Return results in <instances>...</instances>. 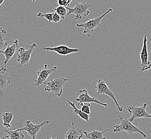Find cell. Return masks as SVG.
I'll use <instances>...</instances> for the list:
<instances>
[{"label":"cell","mask_w":151,"mask_h":139,"mask_svg":"<svg viewBox=\"0 0 151 139\" xmlns=\"http://www.w3.org/2000/svg\"><path fill=\"white\" fill-rule=\"evenodd\" d=\"M78 94V97L75 99L76 101L78 102V107H80L81 104L84 103H96L97 104L101 105L105 107H108V104L105 103H102L99 100L96 98V97L91 96L87 92V90L84 89L83 90H79L76 92Z\"/></svg>","instance_id":"cell-9"},{"label":"cell","mask_w":151,"mask_h":139,"mask_svg":"<svg viewBox=\"0 0 151 139\" xmlns=\"http://www.w3.org/2000/svg\"><path fill=\"white\" fill-rule=\"evenodd\" d=\"M37 44L33 43L31 46L29 47L28 49H25L24 47H21L18 49V53L17 54V61L20 64L19 67H28L29 65V62L32 52L35 49Z\"/></svg>","instance_id":"cell-6"},{"label":"cell","mask_w":151,"mask_h":139,"mask_svg":"<svg viewBox=\"0 0 151 139\" xmlns=\"http://www.w3.org/2000/svg\"><path fill=\"white\" fill-rule=\"evenodd\" d=\"M91 103H84L81 104V110L84 113L87 114L89 116L91 115V112L90 110Z\"/></svg>","instance_id":"cell-23"},{"label":"cell","mask_w":151,"mask_h":139,"mask_svg":"<svg viewBox=\"0 0 151 139\" xmlns=\"http://www.w3.org/2000/svg\"><path fill=\"white\" fill-rule=\"evenodd\" d=\"M12 42H13V44L12 45H9L6 47V49L1 52L5 56V61L4 62L5 67H6V65L8 63V62L12 59L13 56L15 54V52H16V50L17 49L18 47V40H16L14 41H13Z\"/></svg>","instance_id":"cell-14"},{"label":"cell","mask_w":151,"mask_h":139,"mask_svg":"<svg viewBox=\"0 0 151 139\" xmlns=\"http://www.w3.org/2000/svg\"><path fill=\"white\" fill-rule=\"evenodd\" d=\"M83 134L80 128H76L75 124L72 122V128L65 134V139H81Z\"/></svg>","instance_id":"cell-15"},{"label":"cell","mask_w":151,"mask_h":139,"mask_svg":"<svg viewBox=\"0 0 151 139\" xmlns=\"http://www.w3.org/2000/svg\"><path fill=\"white\" fill-rule=\"evenodd\" d=\"M66 101L67 102L69 103V104L70 105V106L71 107H73V111H74V113H75L76 115H78L81 119L84 120L86 122H89V118H90V116L89 115H88L86 113H84L81 110H79L78 109V107H77L76 106L75 104L73 102L69 101L68 100L66 99Z\"/></svg>","instance_id":"cell-17"},{"label":"cell","mask_w":151,"mask_h":139,"mask_svg":"<svg viewBox=\"0 0 151 139\" xmlns=\"http://www.w3.org/2000/svg\"><path fill=\"white\" fill-rule=\"evenodd\" d=\"M61 17L56 12H55L53 16H52V20H53L54 22H55V23H57L61 20Z\"/></svg>","instance_id":"cell-24"},{"label":"cell","mask_w":151,"mask_h":139,"mask_svg":"<svg viewBox=\"0 0 151 139\" xmlns=\"http://www.w3.org/2000/svg\"><path fill=\"white\" fill-rule=\"evenodd\" d=\"M54 12L52 13H48V14H42V12H39L37 14V17L40 18H45L46 19L48 20V21L51 23L53 21L52 20V16Z\"/></svg>","instance_id":"cell-22"},{"label":"cell","mask_w":151,"mask_h":139,"mask_svg":"<svg viewBox=\"0 0 151 139\" xmlns=\"http://www.w3.org/2000/svg\"><path fill=\"white\" fill-rule=\"evenodd\" d=\"M12 78L9 76V70L5 66L0 69V95L3 96L6 88L11 83Z\"/></svg>","instance_id":"cell-12"},{"label":"cell","mask_w":151,"mask_h":139,"mask_svg":"<svg viewBox=\"0 0 151 139\" xmlns=\"http://www.w3.org/2000/svg\"><path fill=\"white\" fill-rule=\"evenodd\" d=\"M9 135H7V136H4V137H3V138H1V139H6V138H9Z\"/></svg>","instance_id":"cell-28"},{"label":"cell","mask_w":151,"mask_h":139,"mask_svg":"<svg viewBox=\"0 0 151 139\" xmlns=\"http://www.w3.org/2000/svg\"><path fill=\"white\" fill-rule=\"evenodd\" d=\"M147 39L146 35H144L143 40V46L142 49L140 52V59H141V70L142 72H144L151 69V63L148 61V52L147 49Z\"/></svg>","instance_id":"cell-11"},{"label":"cell","mask_w":151,"mask_h":139,"mask_svg":"<svg viewBox=\"0 0 151 139\" xmlns=\"http://www.w3.org/2000/svg\"><path fill=\"white\" fill-rule=\"evenodd\" d=\"M0 6H1V5H0Z\"/></svg>","instance_id":"cell-31"},{"label":"cell","mask_w":151,"mask_h":139,"mask_svg":"<svg viewBox=\"0 0 151 139\" xmlns=\"http://www.w3.org/2000/svg\"><path fill=\"white\" fill-rule=\"evenodd\" d=\"M7 32L6 29L0 27V53L8 45V42L6 39Z\"/></svg>","instance_id":"cell-19"},{"label":"cell","mask_w":151,"mask_h":139,"mask_svg":"<svg viewBox=\"0 0 151 139\" xmlns=\"http://www.w3.org/2000/svg\"><path fill=\"white\" fill-rule=\"evenodd\" d=\"M44 49L46 51L54 52L61 55H69L81 51L78 48H71L65 45H60L54 47H44Z\"/></svg>","instance_id":"cell-13"},{"label":"cell","mask_w":151,"mask_h":139,"mask_svg":"<svg viewBox=\"0 0 151 139\" xmlns=\"http://www.w3.org/2000/svg\"><path fill=\"white\" fill-rule=\"evenodd\" d=\"M50 122L48 120L44 121L39 124H35L32 123L30 120H27L24 123V127L18 129V130H25L27 133L29 134V136H31L32 139H36L37 135L39 132L40 131L45 125L49 124Z\"/></svg>","instance_id":"cell-8"},{"label":"cell","mask_w":151,"mask_h":139,"mask_svg":"<svg viewBox=\"0 0 151 139\" xmlns=\"http://www.w3.org/2000/svg\"><path fill=\"white\" fill-rule=\"evenodd\" d=\"M58 3L59 6H63L65 7L68 6L66 0H58Z\"/></svg>","instance_id":"cell-25"},{"label":"cell","mask_w":151,"mask_h":139,"mask_svg":"<svg viewBox=\"0 0 151 139\" xmlns=\"http://www.w3.org/2000/svg\"><path fill=\"white\" fill-rule=\"evenodd\" d=\"M66 1H67V4H68V6H69L70 5V3L72 2V1H73V0H66Z\"/></svg>","instance_id":"cell-26"},{"label":"cell","mask_w":151,"mask_h":139,"mask_svg":"<svg viewBox=\"0 0 151 139\" xmlns=\"http://www.w3.org/2000/svg\"><path fill=\"white\" fill-rule=\"evenodd\" d=\"M119 123L114 125L113 127V130L114 133L124 131L131 135H132L134 133H138L140 134L144 138H147L146 134L140 130L139 128L137 127L136 125L133 124L132 122L129 121L127 117H123L121 115H119Z\"/></svg>","instance_id":"cell-1"},{"label":"cell","mask_w":151,"mask_h":139,"mask_svg":"<svg viewBox=\"0 0 151 139\" xmlns=\"http://www.w3.org/2000/svg\"><path fill=\"white\" fill-rule=\"evenodd\" d=\"M32 1H33V2H35V0H32Z\"/></svg>","instance_id":"cell-30"},{"label":"cell","mask_w":151,"mask_h":139,"mask_svg":"<svg viewBox=\"0 0 151 139\" xmlns=\"http://www.w3.org/2000/svg\"><path fill=\"white\" fill-rule=\"evenodd\" d=\"M47 139H59L58 138H56L55 137H53V138H47Z\"/></svg>","instance_id":"cell-27"},{"label":"cell","mask_w":151,"mask_h":139,"mask_svg":"<svg viewBox=\"0 0 151 139\" xmlns=\"http://www.w3.org/2000/svg\"><path fill=\"white\" fill-rule=\"evenodd\" d=\"M4 1H5V0H0V5H1V4L3 3V2H4Z\"/></svg>","instance_id":"cell-29"},{"label":"cell","mask_w":151,"mask_h":139,"mask_svg":"<svg viewBox=\"0 0 151 139\" xmlns=\"http://www.w3.org/2000/svg\"><path fill=\"white\" fill-rule=\"evenodd\" d=\"M55 11L61 17V18L63 19L67 17L68 13V10L67 8L63 6H58V7L55 8Z\"/></svg>","instance_id":"cell-21"},{"label":"cell","mask_w":151,"mask_h":139,"mask_svg":"<svg viewBox=\"0 0 151 139\" xmlns=\"http://www.w3.org/2000/svg\"><path fill=\"white\" fill-rule=\"evenodd\" d=\"M58 67H54L52 68L48 69L47 64H45L43 69H41L37 72L38 75V78L35 80V86L38 87L40 85L45 84L46 80L51 74L56 72Z\"/></svg>","instance_id":"cell-10"},{"label":"cell","mask_w":151,"mask_h":139,"mask_svg":"<svg viewBox=\"0 0 151 139\" xmlns=\"http://www.w3.org/2000/svg\"><path fill=\"white\" fill-rule=\"evenodd\" d=\"M109 130V129H105L103 131L94 130L88 133L86 130H84L83 133L87 139H107L104 136V134Z\"/></svg>","instance_id":"cell-16"},{"label":"cell","mask_w":151,"mask_h":139,"mask_svg":"<svg viewBox=\"0 0 151 139\" xmlns=\"http://www.w3.org/2000/svg\"><path fill=\"white\" fill-rule=\"evenodd\" d=\"M5 132L8 133L10 139H24L25 138V136L22 131L18 129L16 130H5Z\"/></svg>","instance_id":"cell-20"},{"label":"cell","mask_w":151,"mask_h":139,"mask_svg":"<svg viewBox=\"0 0 151 139\" xmlns=\"http://www.w3.org/2000/svg\"><path fill=\"white\" fill-rule=\"evenodd\" d=\"M147 104L144 103L142 106H130L128 107V111L132 114L131 117L129 119V121L134 122L136 119L145 118H151V114L146 111V107Z\"/></svg>","instance_id":"cell-7"},{"label":"cell","mask_w":151,"mask_h":139,"mask_svg":"<svg viewBox=\"0 0 151 139\" xmlns=\"http://www.w3.org/2000/svg\"><path fill=\"white\" fill-rule=\"evenodd\" d=\"M14 117V113L9 112L8 110L6 111L5 113L2 114V119H3V126L7 128H12L10 124L12 120Z\"/></svg>","instance_id":"cell-18"},{"label":"cell","mask_w":151,"mask_h":139,"mask_svg":"<svg viewBox=\"0 0 151 139\" xmlns=\"http://www.w3.org/2000/svg\"><path fill=\"white\" fill-rule=\"evenodd\" d=\"M68 79L57 77L55 78L52 79L50 81L46 82V87L45 88V90L47 92H51L54 93L58 97H61L63 93V89Z\"/></svg>","instance_id":"cell-3"},{"label":"cell","mask_w":151,"mask_h":139,"mask_svg":"<svg viewBox=\"0 0 151 139\" xmlns=\"http://www.w3.org/2000/svg\"><path fill=\"white\" fill-rule=\"evenodd\" d=\"M75 4L76 6L75 8H70L69 6L65 7L68 10L67 16L73 14L75 16V20H80L84 16L86 17L90 14V11L88 10L91 6L90 3L84 1L80 3H75Z\"/></svg>","instance_id":"cell-4"},{"label":"cell","mask_w":151,"mask_h":139,"mask_svg":"<svg viewBox=\"0 0 151 139\" xmlns=\"http://www.w3.org/2000/svg\"><path fill=\"white\" fill-rule=\"evenodd\" d=\"M96 81H97V84L95 86V88L97 90V94L98 95H100V94L106 95L111 97V98L113 99L114 102L115 103L116 105L119 112H122L123 110V107L119 105V104L118 102L116 100L114 94L111 90V89L108 87L106 82L104 80V79L100 78L98 80H96Z\"/></svg>","instance_id":"cell-5"},{"label":"cell","mask_w":151,"mask_h":139,"mask_svg":"<svg viewBox=\"0 0 151 139\" xmlns=\"http://www.w3.org/2000/svg\"><path fill=\"white\" fill-rule=\"evenodd\" d=\"M113 11V9L110 8L108 9V11L106 12L101 16L98 17L93 18V19H88L86 22L81 24H77L76 26L78 27H82L84 29L83 33L84 34H87L88 37H90L91 34L93 33L94 30L101 26V22L104 18L105 17L106 15H107L109 13Z\"/></svg>","instance_id":"cell-2"}]
</instances>
